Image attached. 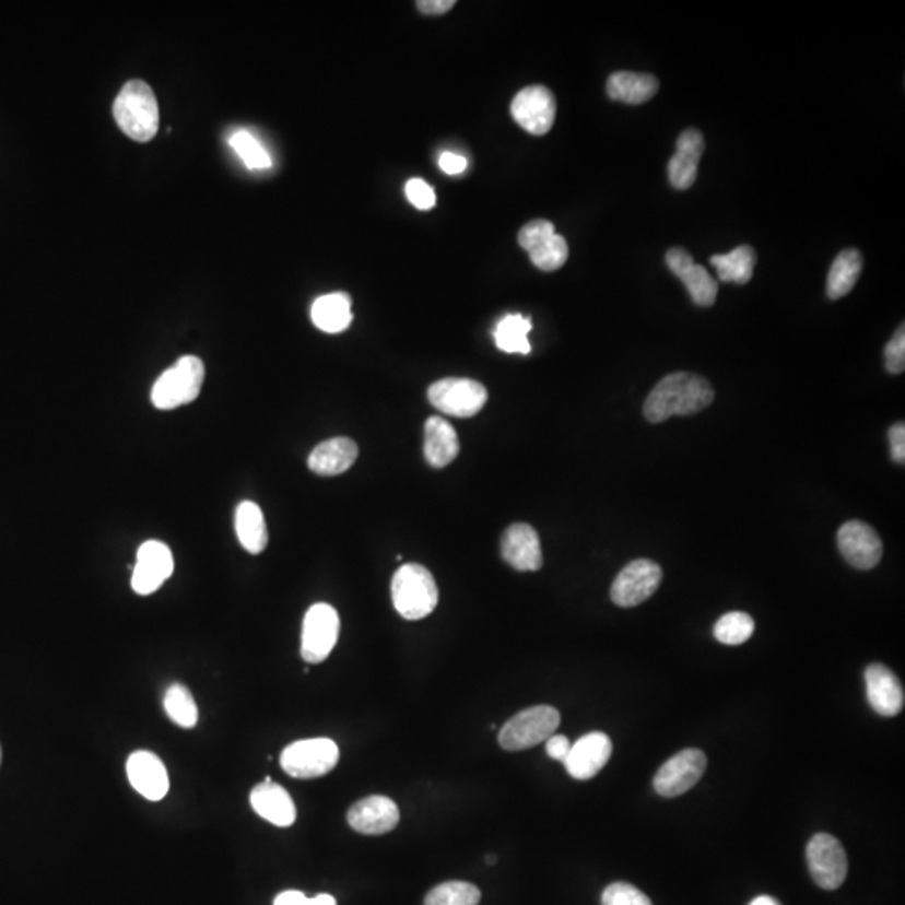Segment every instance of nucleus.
<instances>
[{"mask_svg":"<svg viewBox=\"0 0 905 905\" xmlns=\"http://www.w3.org/2000/svg\"><path fill=\"white\" fill-rule=\"evenodd\" d=\"M715 401V389L708 379L693 373H672L662 377L644 402V416L650 423H662L672 416L700 413Z\"/></svg>","mask_w":905,"mask_h":905,"instance_id":"nucleus-1","label":"nucleus"},{"mask_svg":"<svg viewBox=\"0 0 905 905\" xmlns=\"http://www.w3.org/2000/svg\"><path fill=\"white\" fill-rule=\"evenodd\" d=\"M113 113L122 133L138 143H148L158 133V101L144 81L126 83L116 97Z\"/></svg>","mask_w":905,"mask_h":905,"instance_id":"nucleus-2","label":"nucleus"},{"mask_svg":"<svg viewBox=\"0 0 905 905\" xmlns=\"http://www.w3.org/2000/svg\"><path fill=\"white\" fill-rule=\"evenodd\" d=\"M392 603L408 621L427 618L438 606L439 592L432 572L420 564L402 565L391 584Z\"/></svg>","mask_w":905,"mask_h":905,"instance_id":"nucleus-3","label":"nucleus"},{"mask_svg":"<svg viewBox=\"0 0 905 905\" xmlns=\"http://www.w3.org/2000/svg\"><path fill=\"white\" fill-rule=\"evenodd\" d=\"M205 379V364L200 357L184 356L156 379L151 402L158 410L169 411L193 402Z\"/></svg>","mask_w":905,"mask_h":905,"instance_id":"nucleus-4","label":"nucleus"},{"mask_svg":"<svg viewBox=\"0 0 905 905\" xmlns=\"http://www.w3.org/2000/svg\"><path fill=\"white\" fill-rule=\"evenodd\" d=\"M561 725V713L552 706H533L508 719L499 729L503 750L521 751L549 740Z\"/></svg>","mask_w":905,"mask_h":905,"instance_id":"nucleus-5","label":"nucleus"},{"mask_svg":"<svg viewBox=\"0 0 905 905\" xmlns=\"http://www.w3.org/2000/svg\"><path fill=\"white\" fill-rule=\"evenodd\" d=\"M339 762V748L329 738H313L289 744L281 754V766L298 779L319 778L332 772Z\"/></svg>","mask_w":905,"mask_h":905,"instance_id":"nucleus-6","label":"nucleus"},{"mask_svg":"<svg viewBox=\"0 0 905 905\" xmlns=\"http://www.w3.org/2000/svg\"><path fill=\"white\" fill-rule=\"evenodd\" d=\"M436 410L449 416L470 418L480 413L489 399L485 386L465 377H446L427 389Z\"/></svg>","mask_w":905,"mask_h":905,"instance_id":"nucleus-7","label":"nucleus"},{"mask_svg":"<svg viewBox=\"0 0 905 905\" xmlns=\"http://www.w3.org/2000/svg\"><path fill=\"white\" fill-rule=\"evenodd\" d=\"M339 627V614L332 606L324 602L313 606L302 624V659L309 665L326 661L338 643Z\"/></svg>","mask_w":905,"mask_h":905,"instance_id":"nucleus-8","label":"nucleus"},{"mask_svg":"<svg viewBox=\"0 0 905 905\" xmlns=\"http://www.w3.org/2000/svg\"><path fill=\"white\" fill-rule=\"evenodd\" d=\"M810 875L820 889L837 891L848 873V860L841 842L830 834H816L807 847Z\"/></svg>","mask_w":905,"mask_h":905,"instance_id":"nucleus-9","label":"nucleus"},{"mask_svg":"<svg viewBox=\"0 0 905 905\" xmlns=\"http://www.w3.org/2000/svg\"><path fill=\"white\" fill-rule=\"evenodd\" d=\"M662 568L649 559L625 565L611 587V599L619 608H636L659 589Z\"/></svg>","mask_w":905,"mask_h":905,"instance_id":"nucleus-10","label":"nucleus"},{"mask_svg":"<svg viewBox=\"0 0 905 905\" xmlns=\"http://www.w3.org/2000/svg\"><path fill=\"white\" fill-rule=\"evenodd\" d=\"M708 759L696 748L679 751L654 776V790L661 797L674 798L687 794L706 772Z\"/></svg>","mask_w":905,"mask_h":905,"instance_id":"nucleus-11","label":"nucleus"},{"mask_svg":"<svg viewBox=\"0 0 905 905\" xmlns=\"http://www.w3.org/2000/svg\"><path fill=\"white\" fill-rule=\"evenodd\" d=\"M557 115V101L545 86L524 87L512 101V116L525 131L536 137L552 130Z\"/></svg>","mask_w":905,"mask_h":905,"instance_id":"nucleus-12","label":"nucleus"},{"mask_svg":"<svg viewBox=\"0 0 905 905\" xmlns=\"http://www.w3.org/2000/svg\"><path fill=\"white\" fill-rule=\"evenodd\" d=\"M175 562L166 543L148 540L138 549L131 587L140 596L156 592L172 577Z\"/></svg>","mask_w":905,"mask_h":905,"instance_id":"nucleus-13","label":"nucleus"},{"mask_svg":"<svg viewBox=\"0 0 905 905\" xmlns=\"http://www.w3.org/2000/svg\"><path fill=\"white\" fill-rule=\"evenodd\" d=\"M838 550L851 567L870 571L884 553L882 540L866 521L850 520L842 525L837 536Z\"/></svg>","mask_w":905,"mask_h":905,"instance_id":"nucleus-14","label":"nucleus"},{"mask_svg":"<svg viewBox=\"0 0 905 905\" xmlns=\"http://www.w3.org/2000/svg\"><path fill=\"white\" fill-rule=\"evenodd\" d=\"M348 822L357 834H389L399 823L398 804L381 795L363 798L349 809Z\"/></svg>","mask_w":905,"mask_h":905,"instance_id":"nucleus-15","label":"nucleus"},{"mask_svg":"<svg viewBox=\"0 0 905 905\" xmlns=\"http://www.w3.org/2000/svg\"><path fill=\"white\" fill-rule=\"evenodd\" d=\"M666 263L686 285L696 306L712 307L715 304L718 297V282L708 270L694 263L690 251L684 248H671L666 254Z\"/></svg>","mask_w":905,"mask_h":905,"instance_id":"nucleus-16","label":"nucleus"},{"mask_svg":"<svg viewBox=\"0 0 905 905\" xmlns=\"http://www.w3.org/2000/svg\"><path fill=\"white\" fill-rule=\"evenodd\" d=\"M612 756V741L606 733L584 734L568 751L564 765L575 779H590L608 765Z\"/></svg>","mask_w":905,"mask_h":905,"instance_id":"nucleus-17","label":"nucleus"},{"mask_svg":"<svg viewBox=\"0 0 905 905\" xmlns=\"http://www.w3.org/2000/svg\"><path fill=\"white\" fill-rule=\"evenodd\" d=\"M126 773L134 790L150 801H160L169 790L168 772L151 751H134L126 762Z\"/></svg>","mask_w":905,"mask_h":905,"instance_id":"nucleus-18","label":"nucleus"},{"mask_svg":"<svg viewBox=\"0 0 905 905\" xmlns=\"http://www.w3.org/2000/svg\"><path fill=\"white\" fill-rule=\"evenodd\" d=\"M502 557L515 571H539L543 565V555L536 528L527 524L508 527L502 537Z\"/></svg>","mask_w":905,"mask_h":905,"instance_id":"nucleus-19","label":"nucleus"},{"mask_svg":"<svg viewBox=\"0 0 905 905\" xmlns=\"http://www.w3.org/2000/svg\"><path fill=\"white\" fill-rule=\"evenodd\" d=\"M867 700L880 716H897L904 708V687L884 665H870L866 671Z\"/></svg>","mask_w":905,"mask_h":905,"instance_id":"nucleus-20","label":"nucleus"},{"mask_svg":"<svg viewBox=\"0 0 905 905\" xmlns=\"http://www.w3.org/2000/svg\"><path fill=\"white\" fill-rule=\"evenodd\" d=\"M250 804L257 815L281 828L294 825L297 819V810L291 795L281 785L273 784L269 776L263 784L257 785L250 791Z\"/></svg>","mask_w":905,"mask_h":905,"instance_id":"nucleus-21","label":"nucleus"},{"mask_svg":"<svg viewBox=\"0 0 905 905\" xmlns=\"http://www.w3.org/2000/svg\"><path fill=\"white\" fill-rule=\"evenodd\" d=\"M704 153V138L697 130L679 134L675 153L668 165L669 181L675 190H687L697 178V166Z\"/></svg>","mask_w":905,"mask_h":905,"instance_id":"nucleus-22","label":"nucleus"},{"mask_svg":"<svg viewBox=\"0 0 905 905\" xmlns=\"http://www.w3.org/2000/svg\"><path fill=\"white\" fill-rule=\"evenodd\" d=\"M360 448L351 438H332L313 449L309 468L320 477H338L354 465Z\"/></svg>","mask_w":905,"mask_h":905,"instance_id":"nucleus-23","label":"nucleus"},{"mask_svg":"<svg viewBox=\"0 0 905 905\" xmlns=\"http://www.w3.org/2000/svg\"><path fill=\"white\" fill-rule=\"evenodd\" d=\"M460 442L455 427L439 416L424 424V458L433 468H445L458 457Z\"/></svg>","mask_w":905,"mask_h":905,"instance_id":"nucleus-24","label":"nucleus"},{"mask_svg":"<svg viewBox=\"0 0 905 905\" xmlns=\"http://www.w3.org/2000/svg\"><path fill=\"white\" fill-rule=\"evenodd\" d=\"M608 96L625 105H643L653 99L659 91V81L653 74L619 71L608 80Z\"/></svg>","mask_w":905,"mask_h":905,"instance_id":"nucleus-25","label":"nucleus"},{"mask_svg":"<svg viewBox=\"0 0 905 905\" xmlns=\"http://www.w3.org/2000/svg\"><path fill=\"white\" fill-rule=\"evenodd\" d=\"M310 316L320 331L329 334L345 331L352 322L351 297L344 292L322 295L314 302Z\"/></svg>","mask_w":905,"mask_h":905,"instance_id":"nucleus-26","label":"nucleus"},{"mask_svg":"<svg viewBox=\"0 0 905 905\" xmlns=\"http://www.w3.org/2000/svg\"><path fill=\"white\" fill-rule=\"evenodd\" d=\"M235 530L238 540L247 552L259 555L267 549L269 532L266 518L259 505L254 502H242L235 512Z\"/></svg>","mask_w":905,"mask_h":905,"instance_id":"nucleus-27","label":"nucleus"},{"mask_svg":"<svg viewBox=\"0 0 905 905\" xmlns=\"http://www.w3.org/2000/svg\"><path fill=\"white\" fill-rule=\"evenodd\" d=\"M863 257L859 250L855 248H847L841 251L837 259L832 263V269L828 272V281H826V295L832 301L845 297L850 294L851 289L859 282L860 273H862Z\"/></svg>","mask_w":905,"mask_h":905,"instance_id":"nucleus-28","label":"nucleus"},{"mask_svg":"<svg viewBox=\"0 0 905 905\" xmlns=\"http://www.w3.org/2000/svg\"><path fill=\"white\" fill-rule=\"evenodd\" d=\"M709 262L718 270L719 281L744 285L753 277L756 254L750 245H741L725 256H713Z\"/></svg>","mask_w":905,"mask_h":905,"instance_id":"nucleus-29","label":"nucleus"},{"mask_svg":"<svg viewBox=\"0 0 905 905\" xmlns=\"http://www.w3.org/2000/svg\"><path fill=\"white\" fill-rule=\"evenodd\" d=\"M532 331V320L520 314H508L496 324L495 344L499 351L508 354H528L532 345L528 341V334Z\"/></svg>","mask_w":905,"mask_h":905,"instance_id":"nucleus-30","label":"nucleus"},{"mask_svg":"<svg viewBox=\"0 0 905 905\" xmlns=\"http://www.w3.org/2000/svg\"><path fill=\"white\" fill-rule=\"evenodd\" d=\"M165 713L175 725L181 728H195L198 722V708L190 690L184 684L175 683L166 691L163 700Z\"/></svg>","mask_w":905,"mask_h":905,"instance_id":"nucleus-31","label":"nucleus"},{"mask_svg":"<svg viewBox=\"0 0 905 905\" xmlns=\"http://www.w3.org/2000/svg\"><path fill=\"white\" fill-rule=\"evenodd\" d=\"M480 901H482V892L477 885L461 882V880H451L427 892L424 905H478Z\"/></svg>","mask_w":905,"mask_h":905,"instance_id":"nucleus-32","label":"nucleus"},{"mask_svg":"<svg viewBox=\"0 0 905 905\" xmlns=\"http://www.w3.org/2000/svg\"><path fill=\"white\" fill-rule=\"evenodd\" d=\"M228 143H231L238 158L245 163L248 169L263 172V169H269L272 166V158H270L269 151L266 150V146L250 131H235L228 138Z\"/></svg>","mask_w":905,"mask_h":905,"instance_id":"nucleus-33","label":"nucleus"},{"mask_svg":"<svg viewBox=\"0 0 905 905\" xmlns=\"http://www.w3.org/2000/svg\"><path fill=\"white\" fill-rule=\"evenodd\" d=\"M528 256H530V260L537 269L543 270V272H553V270L561 269L567 262V240L555 232V234L549 235V237L539 242L532 250L528 251Z\"/></svg>","mask_w":905,"mask_h":905,"instance_id":"nucleus-34","label":"nucleus"},{"mask_svg":"<svg viewBox=\"0 0 905 905\" xmlns=\"http://www.w3.org/2000/svg\"><path fill=\"white\" fill-rule=\"evenodd\" d=\"M716 639L726 646H740L754 633V621L747 612H728L715 624Z\"/></svg>","mask_w":905,"mask_h":905,"instance_id":"nucleus-35","label":"nucleus"},{"mask_svg":"<svg viewBox=\"0 0 905 905\" xmlns=\"http://www.w3.org/2000/svg\"><path fill=\"white\" fill-rule=\"evenodd\" d=\"M602 905H653L639 889L627 882H614L602 892Z\"/></svg>","mask_w":905,"mask_h":905,"instance_id":"nucleus-36","label":"nucleus"},{"mask_svg":"<svg viewBox=\"0 0 905 905\" xmlns=\"http://www.w3.org/2000/svg\"><path fill=\"white\" fill-rule=\"evenodd\" d=\"M555 234V226L549 220H532L518 234V244L524 250L530 251L539 242L549 235Z\"/></svg>","mask_w":905,"mask_h":905,"instance_id":"nucleus-37","label":"nucleus"},{"mask_svg":"<svg viewBox=\"0 0 905 905\" xmlns=\"http://www.w3.org/2000/svg\"><path fill=\"white\" fill-rule=\"evenodd\" d=\"M885 367L891 374H901L905 369V332L904 324L895 331L894 338L885 345Z\"/></svg>","mask_w":905,"mask_h":905,"instance_id":"nucleus-38","label":"nucleus"},{"mask_svg":"<svg viewBox=\"0 0 905 905\" xmlns=\"http://www.w3.org/2000/svg\"><path fill=\"white\" fill-rule=\"evenodd\" d=\"M407 197L418 210H432L436 205L435 190L421 178H411L408 181Z\"/></svg>","mask_w":905,"mask_h":905,"instance_id":"nucleus-39","label":"nucleus"},{"mask_svg":"<svg viewBox=\"0 0 905 905\" xmlns=\"http://www.w3.org/2000/svg\"><path fill=\"white\" fill-rule=\"evenodd\" d=\"M273 905H338L336 898L329 894H319L316 897H307L298 891H285L277 895Z\"/></svg>","mask_w":905,"mask_h":905,"instance_id":"nucleus-40","label":"nucleus"},{"mask_svg":"<svg viewBox=\"0 0 905 905\" xmlns=\"http://www.w3.org/2000/svg\"><path fill=\"white\" fill-rule=\"evenodd\" d=\"M889 442H891L892 460L895 463L904 465L905 461V426L904 423L894 424L889 430Z\"/></svg>","mask_w":905,"mask_h":905,"instance_id":"nucleus-41","label":"nucleus"},{"mask_svg":"<svg viewBox=\"0 0 905 905\" xmlns=\"http://www.w3.org/2000/svg\"><path fill=\"white\" fill-rule=\"evenodd\" d=\"M545 743L546 754H549L550 759L564 763L572 747L568 738L564 737V734H552Z\"/></svg>","mask_w":905,"mask_h":905,"instance_id":"nucleus-42","label":"nucleus"},{"mask_svg":"<svg viewBox=\"0 0 905 905\" xmlns=\"http://www.w3.org/2000/svg\"><path fill=\"white\" fill-rule=\"evenodd\" d=\"M438 165L446 175H460L468 168V160L465 156L457 155V153L446 151L439 156Z\"/></svg>","mask_w":905,"mask_h":905,"instance_id":"nucleus-43","label":"nucleus"},{"mask_svg":"<svg viewBox=\"0 0 905 905\" xmlns=\"http://www.w3.org/2000/svg\"><path fill=\"white\" fill-rule=\"evenodd\" d=\"M455 4H457L455 0H420V2H416V8L420 9L423 14L439 15L451 11V9L455 8Z\"/></svg>","mask_w":905,"mask_h":905,"instance_id":"nucleus-44","label":"nucleus"},{"mask_svg":"<svg viewBox=\"0 0 905 905\" xmlns=\"http://www.w3.org/2000/svg\"><path fill=\"white\" fill-rule=\"evenodd\" d=\"M748 905H781L779 904L776 898L769 897V895H760V897L753 898Z\"/></svg>","mask_w":905,"mask_h":905,"instance_id":"nucleus-45","label":"nucleus"},{"mask_svg":"<svg viewBox=\"0 0 905 905\" xmlns=\"http://www.w3.org/2000/svg\"><path fill=\"white\" fill-rule=\"evenodd\" d=\"M486 862L495 863L496 862L495 855H489V859H486Z\"/></svg>","mask_w":905,"mask_h":905,"instance_id":"nucleus-46","label":"nucleus"},{"mask_svg":"<svg viewBox=\"0 0 905 905\" xmlns=\"http://www.w3.org/2000/svg\"><path fill=\"white\" fill-rule=\"evenodd\" d=\"M0 765H2V747H0Z\"/></svg>","mask_w":905,"mask_h":905,"instance_id":"nucleus-47","label":"nucleus"}]
</instances>
